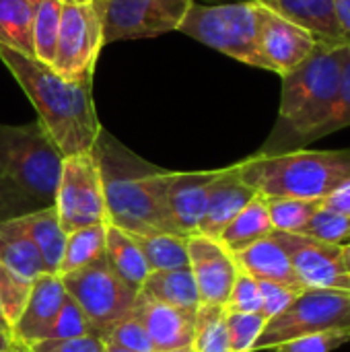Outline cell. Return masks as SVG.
<instances>
[{"instance_id":"f5cc1de1","label":"cell","mask_w":350,"mask_h":352,"mask_svg":"<svg viewBox=\"0 0 350 352\" xmlns=\"http://www.w3.org/2000/svg\"><path fill=\"white\" fill-rule=\"evenodd\" d=\"M349 50H350V39H349Z\"/></svg>"},{"instance_id":"ac0fdd59","label":"cell","mask_w":350,"mask_h":352,"mask_svg":"<svg viewBox=\"0 0 350 352\" xmlns=\"http://www.w3.org/2000/svg\"><path fill=\"white\" fill-rule=\"evenodd\" d=\"M256 198V192L243 184V179L239 177L235 165L225 167L219 171L217 179L210 186L208 192V204H206V212L204 219L200 223L198 233L219 239L221 233L225 231V227Z\"/></svg>"},{"instance_id":"f907efd6","label":"cell","mask_w":350,"mask_h":352,"mask_svg":"<svg viewBox=\"0 0 350 352\" xmlns=\"http://www.w3.org/2000/svg\"><path fill=\"white\" fill-rule=\"evenodd\" d=\"M161 352H194L192 346H184V349H173V351H161Z\"/></svg>"},{"instance_id":"db71d44e","label":"cell","mask_w":350,"mask_h":352,"mask_svg":"<svg viewBox=\"0 0 350 352\" xmlns=\"http://www.w3.org/2000/svg\"><path fill=\"white\" fill-rule=\"evenodd\" d=\"M8 352H10V351H8Z\"/></svg>"},{"instance_id":"30bf717a","label":"cell","mask_w":350,"mask_h":352,"mask_svg":"<svg viewBox=\"0 0 350 352\" xmlns=\"http://www.w3.org/2000/svg\"><path fill=\"white\" fill-rule=\"evenodd\" d=\"M54 206L66 235L107 223L103 179L93 151L64 159Z\"/></svg>"},{"instance_id":"5bb4252c","label":"cell","mask_w":350,"mask_h":352,"mask_svg":"<svg viewBox=\"0 0 350 352\" xmlns=\"http://www.w3.org/2000/svg\"><path fill=\"white\" fill-rule=\"evenodd\" d=\"M188 258L200 305H225L239 274L233 254L219 239L196 233L188 237Z\"/></svg>"},{"instance_id":"ba28073f","label":"cell","mask_w":350,"mask_h":352,"mask_svg":"<svg viewBox=\"0 0 350 352\" xmlns=\"http://www.w3.org/2000/svg\"><path fill=\"white\" fill-rule=\"evenodd\" d=\"M60 278L66 295H70L85 311L99 338H105L107 332L134 309L138 293L111 270L105 254L89 266Z\"/></svg>"},{"instance_id":"9c48e42d","label":"cell","mask_w":350,"mask_h":352,"mask_svg":"<svg viewBox=\"0 0 350 352\" xmlns=\"http://www.w3.org/2000/svg\"><path fill=\"white\" fill-rule=\"evenodd\" d=\"M103 41V21L95 0H62L60 33L52 68L68 80H93Z\"/></svg>"},{"instance_id":"8992f818","label":"cell","mask_w":350,"mask_h":352,"mask_svg":"<svg viewBox=\"0 0 350 352\" xmlns=\"http://www.w3.org/2000/svg\"><path fill=\"white\" fill-rule=\"evenodd\" d=\"M184 35L254 68L266 64L258 50V4L256 0L225 4H192L179 25Z\"/></svg>"},{"instance_id":"7a4b0ae2","label":"cell","mask_w":350,"mask_h":352,"mask_svg":"<svg viewBox=\"0 0 350 352\" xmlns=\"http://www.w3.org/2000/svg\"><path fill=\"white\" fill-rule=\"evenodd\" d=\"M107 206V223L130 235L175 233L165 206L167 169H161L101 128L93 146Z\"/></svg>"},{"instance_id":"7402d4cb","label":"cell","mask_w":350,"mask_h":352,"mask_svg":"<svg viewBox=\"0 0 350 352\" xmlns=\"http://www.w3.org/2000/svg\"><path fill=\"white\" fill-rule=\"evenodd\" d=\"M140 297L165 303L184 311H198L200 307V295L196 280L192 276L190 266L188 268H177V270H155L146 276L142 283Z\"/></svg>"},{"instance_id":"bcb514c9","label":"cell","mask_w":350,"mask_h":352,"mask_svg":"<svg viewBox=\"0 0 350 352\" xmlns=\"http://www.w3.org/2000/svg\"><path fill=\"white\" fill-rule=\"evenodd\" d=\"M342 260H344V268H347V274H349L350 280V241L342 245Z\"/></svg>"},{"instance_id":"4dcf8cb0","label":"cell","mask_w":350,"mask_h":352,"mask_svg":"<svg viewBox=\"0 0 350 352\" xmlns=\"http://www.w3.org/2000/svg\"><path fill=\"white\" fill-rule=\"evenodd\" d=\"M322 202L318 200H295V198H266L268 214L274 231L299 233Z\"/></svg>"},{"instance_id":"5b68a950","label":"cell","mask_w":350,"mask_h":352,"mask_svg":"<svg viewBox=\"0 0 350 352\" xmlns=\"http://www.w3.org/2000/svg\"><path fill=\"white\" fill-rule=\"evenodd\" d=\"M64 157L39 122L0 124V175L39 208L54 206Z\"/></svg>"},{"instance_id":"d4e9b609","label":"cell","mask_w":350,"mask_h":352,"mask_svg":"<svg viewBox=\"0 0 350 352\" xmlns=\"http://www.w3.org/2000/svg\"><path fill=\"white\" fill-rule=\"evenodd\" d=\"M0 264L31 283L43 274L39 250L12 221L0 225Z\"/></svg>"},{"instance_id":"1f68e13d","label":"cell","mask_w":350,"mask_h":352,"mask_svg":"<svg viewBox=\"0 0 350 352\" xmlns=\"http://www.w3.org/2000/svg\"><path fill=\"white\" fill-rule=\"evenodd\" d=\"M297 235H305L330 245H344L350 241V221L340 212L320 204L307 225Z\"/></svg>"},{"instance_id":"7dc6e473","label":"cell","mask_w":350,"mask_h":352,"mask_svg":"<svg viewBox=\"0 0 350 352\" xmlns=\"http://www.w3.org/2000/svg\"><path fill=\"white\" fill-rule=\"evenodd\" d=\"M10 352H29V351H27V346H23L21 342H17V340H14V342H12V349H10Z\"/></svg>"},{"instance_id":"8fae6325","label":"cell","mask_w":350,"mask_h":352,"mask_svg":"<svg viewBox=\"0 0 350 352\" xmlns=\"http://www.w3.org/2000/svg\"><path fill=\"white\" fill-rule=\"evenodd\" d=\"M103 21V41L146 39L177 31L194 0H95Z\"/></svg>"},{"instance_id":"816d5d0a","label":"cell","mask_w":350,"mask_h":352,"mask_svg":"<svg viewBox=\"0 0 350 352\" xmlns=\"http://www.w3.org/2000/svg\"><path fill=\"white\" fill-rule=\"evenodd\" d=\"M237 2H245V0H237Z\"/></svg>"},{"instance_id":"e575fe53","label":"cell","mask_w":350,"mask_h":352,"mask_svg":"<svg viewBox=\"0 0 350 352\" xmlns=\"http://www.w3.org/2000/svg\"><path fill=\"white\" fill-rule=\"evenodd\" d=\"M103 340L105 344H111L128 352H157L146 334V328L142 326L140 318L134 311L128 318H124L120 324H116Z\"/></svg>"},{"instance_id":"83f0119b","label":"cell","mask_w":350,"mask_h":352,"mask_svg":"<svg viewBox=\"0 0 350 352\" xmlns=\"http://www.w3.org/2000/svg\"><path fill=\"white\" fill-rule=\"evenodd\" d=\"M105 235H107V223L83 227L68 233L58 276L80 270L91 262H95L101 254H105Z\"/></svg>"},{"instance_id":"9a60e30c","label":"cell","mask_w":350,"mask_h":352,"mask_svg":"<svg viewBox=\"0 0 350 352\" xmlns=\"http://www.w3.org/2000/svg\"><path fill=\"white\" fill-rule=\"evenodd\" d=\"M221 169L212 171H169L165 184V206L175 233L196 235L206 212L208 192Z\"/></svg>"},{"instance_id":"3957f363","label":"cell","mask_w":350,"mask_h":352,"mask_svg":"<svg viewBox=\"0 0 350 352\" xmlns=\"http://www.w3.org/2000/svg\"><path fill=\"white\" fill-rule=\"evenodd\" d=\"M344 45H324L283 78L278 120L266 144L258 151L264 155L299 151L316 142L318 130L330 118L342 74Z\"/></svg>"},{"instance_id":"cb8c5ba5","label":"cell","mask_w":350,"mask_h":352,"mask_svg":"<svg viewBox=\"0 0 350 352\" xmlns=\"http://www.w3.org/2000/svg\"><path fill=\"white\" fill-rule=\"evenodd\" d=\"M272 231H274V227H272V221L268 214L266 198L256 194V198L225 227L219 241L231 254H235V252L272 235Z\"/></svg>"},{"instance_id":"484cf974","label":"cell","mask_w":350,"mask_h":352,"mask_svg":"<svg viewBox=\"0 0 350 352\" xmlns=\"http://www.w3.org/2000/svg\"><path fill=\"white\" fill-rule=\"evenodd\" d=\"M39 0H0V45L33 58L31 25Z\"/></svg>"},{"instance_id":"c3c4849f","label":"cell","mask_w":350,"mask_h":352,"mask_svg":"<svg viewBox=\"0 0 350 352\" xmlns=\"http://www.w3.org/2000/svg\"><path fill=\"white\" fill-rule=\"evenodd\" d=\"M0 330L2 332H10V328H8V324L4 322V318H2V311H0ZM12 334V332H10Z\"/></svg>"},{"instance_id":"4316f807","label":"cell","mask_w":350,"mask_h":352,"mask_svg":"<svg viewBox=\"0 0 350 352\" xmlns=\"http://www.w3.org/2000/svg\"><path fill=\"white\" fill-rule=\"evenodd\" d=\"M138 243L151 272L155 270H177L188 268V237L179 233H155V235H132Z\"/></svg>"},{"instance_id":"f6af8a7d","label":"cell","mask_w":350,"mask_h":352,"mask_svg":"<svg viewBox=\"0 0 350 352\" xmlns=\"http://www.w3.org/2000/svg\"><path fill=\"white\" fill-rule=\"evenodd\" d=\"M12 342H14L12 334H10V332H2V330H0V352L10 351V349H12Z\"/></svg>"},{"instance_id":"836d02e7","label":"cell","mask_w":350,"mask_h":352,"mask_svg":"<svg viewBox=\"0 0 350 352\" xmlns=\"http://www.w3.org/2000/svg\"><path fill=\"white\" fill-rule=\"evenodd\" d=\"M266 318L262 314H237L227 311V334L229 351L254 352V344L266 328Z\"/></svg>"},{"instance_id":"b9f144b4","label":"cell","mask_w":350,"mask_h":352,"mask_svg":"<svg viewBox=\"0 0 350 352\" xmlns=\"http://www.w3.org/2000/svg\"><path fill=\"white\" fill-rule=\"evenodd\" d=\"M35 210H39V206L0 175V225Z\"/></svg>"},{"instance_id":"e0dca14e","label":"cell","mask_w":350,"mask_h":352,"mask_svg":"<svg viewBox=\"0 0 350 352\" xmlns=\"http://www.w3.org/2000/svg\"><path fill=\"white\" fill-rule=\"evenodd\" d=\"M132 311L140 318L157 352L192 346L196 326L194 311H184L165 303L144 299L140 295H136Z\"/></svg>"},{"instance_id":"4fadbf2b","label":"cell","mask_w":350,"mask_h":352,"mask_svg":"<svg viewBox=\"0 0 350 352\" xmlns=\"http://www.w3.org/2000/svg\"><path fill=\"white\" fill-rule=\"evenodd\" d=\"M256 4L260 56L266 64V70L285 76L311 56V52L318 47V39L309 31L268 8L264 2L256 0Z\"/></svg>"},{"instance_id":"d6a6232c","label":"cell","mask_w":350,"mask_h":352,"mask_svg":"<svg viewBox=\"0 0 350 352\" xmlns=\"http://www.w3.org/2000/svg\"><path fill=\"white\" fill-rule=\"evenodd\" d=\"M31 285H33L31 280L14 274L12 270H8L6 266L0 264V311H2L4 322L8 324L10 332L27 305Z\"/></svg>"},{"instance_id":"ab89813d","label":"cell","mask_w":350,"mask_h":352,"mask_svg":"<svg viewBox=\"0 0 350 352\" xmlns=\"http://www.w3.org/2000/svg\"><path fill=\"white\" fill-rule=\"evenodd\" d=\"M258 287H260V297H262L260 314L266 320H272L278 314H283L303 293V291L299 293V291H293V289H289L285 285L270 283V280H258Z\"/></svg>"},{"instance_id":"d590c367","label":"cell","mask_w":350,"mask_h":352,"mask_svg":"<svg viewBox=\"0 0 350 352\" xmlns=\"http://www.w3.org/2000/svg\"><path fill=\"white\" fill-rule=\"evenodd\" d=\"M78 336H97L85 311L76 305V301L66 295L62 307L47 332V338H78Z\"/></svg>"},{"instance_id":"ee69618b","label":"cell","mask_w":350,"mask_h":352,"mask_svg":"<svg viewBox=\"0 0 350 352\" xmlns=\"http://www.w3.org/2000/svg\"><path fill=\"white\" fill-rule=\"evenodd\" d=\"M334 12H336L340 29L350 39V0H334Z\"/></svg>"},{"instance_id":"277c9868","label":"cell","mask_w":350,"mask_h":352,"mask_svg":"<svg viewBox=\"0 0 350 352\" xmlns=\"http://www.w3.org/2000/svg\"><path fill=\"white\" fill-rule=\"evenodd\" d=\"M235 169L243 184L264 198H295L322 202L350 179V148L256 153Z\"/></svg>"},{"instance_id":"f35d334b","label":"cell","mask_w":350,"mask_h":352,"mask_svg":"<svg viewBox=\"0 0 350 352\" xmlns=\"http://www.w3.org/2000/svg\"><path fill=\"white\" fill-rule=\"evenodd\" d=\"M344 344H350V330H334L303 336L276 346L272 352H334Z\"/></svg>"},{"instance_id":"2e32d148","label":"cell","mask_w":350,"mask_h":352,"mask_svg":"<svg viewBox=\"0 0 350 352\" xmlns=\"http://www.w3.org/2000/svg\"><path fill=\"white\" fill-rule=\"evenodd\" d=\"M64 297H66V291L58 274H45V272L39 274L33 280L27 305L19 322L12 328V338L25 346L37 340H45L62 307Z\"/></svg>"},{"instance_id":"74e56055","label":"cell","mask_w":350,"mask_h":352,"mask_svg":"<svg viewBox=\"0 0 350 352\" xmlns=\"http://www.w3.org/2000/svg\"><path fill=\"white\" fill-rule=\"evenodd\" d=\"M227 311H237V314H260L262 309V297H260V287L254 276L248 272L239 270L231 295L225 303Z\"/></svg>"},{"instance_id":"ffe728a7","label":"cell","mask_w":350,"mask_h":352,"mask_svg":"<svg viewBox=\"0 0 350 352\" xmlns=\"http://www.w3.org/2000/svg\"><path fill=\"white\" fill-rule=\"evenodd\" d=\"M239 270L248 272L250 276H254L256 280H270V283H278L285 285L293 291H305L291 266V260L287 256V252L281 248V243L268 235L239 252L233 254Z\"/></svg>"},{"instance_id":"52a82bcc","label":"cell","mask_w":350,"mask_h":352,"mask_svg":"<svg viewBox=\"0 0 350 352\" xmlns=\"http://www.w3.org/2000/svg\"><path fill=\"white\" fill-rule=\"evenodd\" d=\"M334 330H350V293L305 289L283 314L266 322L254 352H272L285 342Z\"/></svg>"},{"instance_id":"603a6c76","label":"cell","mask_w":350,"mask_h":352,"mask_svg":"<svg viewBox=\"0 0 350 352\" xmlns=\"http://www.w3.org/2000/svg\"><path fill=\"white\" fill-rule=\"evenodd\" d=\"M105 258L111 270L136 293L140 291L142 283L151 274V268L138 243L134 241V237L109 223H107V235H105Z\"/></svg>"},{"instance_id":"8d00e7d4","label":"cell","mask_w":350,"mask_h":352,"mask_svg":"<svg viewBox=\"0 0 350 352\" xmlns=\"http://www.w3.org/2000/svg\"><path fill=\"white\" fill-rule=\"evenodd\" d=\"M350 126V50L349 43L344 47L342 54V74H340V87H338V97L334 103V109L330 113V118L326 120V124L318 130L316 140L334 134L338 130H344Z\"/></svg>"},{"instance_id":"7bdbcfd3","label":"cell","mask_w":350,"mask_h":352,"mask_svg":"<svg viewBox=\"0 0 350 352\" xmlns=\"http://www.w3.org/2000/svg\"><path fill=\"white\" fill-rule=\"evenodd\" d=\"M322 204L340 212L342 217H347L350 221V179L344 182L338 190H334L328 198H324Z\"/></svg>"},{"instance_id":"f1b7e54d","label":"cell","mask_w":350,"mask_h":352,"mask_svg":"<svg viewBox=\"0 0 350 352\" xmlns=\"http://www.w3.org/2000/svg\"><path fill=\"white\" fill-rule=\"evenodd\" d=\"M62 0H39L31 25L33 58L52 66L60 33Z\"/></svg>"},{"instance_id":"6da1fadb","label":"cell","mask_w":350,"mask_h":352,"mask_svg":"<svg viewBox=\"0 0 350 352\" xmlns=\"http://www.w3.org/2000/svg\"><path fill=\"white\" fill-rule=\"evenodd\" d=\"M0 62L29 97L37 122L64 159L93 151L103 126L95 111L91 80H68L52 66L4 45Z\"/></svg>"},{"instance_id":"d6986e66","label":"cell","mask_w":350,"mask_h":352,"mask_svg":"<svg viewBox=\"0 0 350 352\" xmlns=\"http://www.w3.org/2000/svg\"><path fill=\"white\" fill-rule=\"evenodd\" d=\"M291 23L309 31L318 43L344 45L349 37L338 25L334 0H260Z\"/></svg>"},{"instance_id":"44dd1931","label":"cell","mask_w":350,"mask_h":352,"mask_svg":"<svg viewBox=\"0 0 350 352\" xmlns=\"http://www.w3.org/2000/svg\"><path fill=\"white\" fill-rule=\"evenodd\" d=\"M12 223L39 250V256L43 262V272L58 274L64 245H66V233L60 225L56 206H47V208H39L35 212L23 214L19 219H12Z\"/></svg>"},{"instance_id":"681fc988","label":"cell","mask_w":350,"mask_h":352,"mask_svg":"<svg viewBox=\"0 0 350 352\" xmlns=\"http://www.w3.org/2000/svg\"><path fill=\"white\" fill-rule=\"evenodd\" d=\"M103 352H128L124 349H118V346H111V344H105V351Z\"/></svg>"},{"instance_id":"f546056e","label":"cell","mask_w":350,"mask_h":352,"mask_svg":"<svg viewBox=\"0 0 350 352\" xmlns=\"http://www.w3.org/2000/svg\"><path fill=\"white\" fill-rule=\"evenodd\" d=\"M194 352H231L225 305H200L194 326Z\"/></svg>"},{"instance_id":"60d3db41","label":"cell","mask_w":350,"mask_h":352,"mask_svg":"<svg viewBox=\"0 0 350 352\" xmlns=\"http://www.w3.org/2000/svg\"><path fill=\"white\" fill-rule=\"evenodd\" d=\"M25 346V344H23ZM29 352H103L105 340L99 336H78V338H45L27 346Z\"/></svg>"},{"instance_id":"7c38bea8","label":"cell","mask_w":350,"mask_h":352,"mask_svg":"<svg viewBox=\"0 0 350 352\" xmlns=\"http://www.w3.org/2000/svg\"><path fill=\"white\" fill-rule=\"evenodd\" d=\"M272 237L287 252L303 289L350 293L349 274L342 260V245H330L305 235L285 231H272Z\"/></svg>"}]
</instances>
